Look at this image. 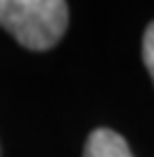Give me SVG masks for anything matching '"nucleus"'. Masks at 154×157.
<instances>
[{
    "label": "nucleus",
    "mask_w": 154,
    "mask_h": 157,
    "mask_svg": "<svg viewBox=\"0 0 154 157\" xmlns=\"http://www.w3.org/2000/svg\"><path fill=\"white\" fill-rule=\"evenodd\" d=\"M69 23L62 0H0V25L30 51H46L60 42Z\"/></svg>",
    "instance_id": "obj_1"
},
{
    "label": "nucleus",
    "mask_w": 154,
    "mask_h": 157,
    "mask_svg": "<svg viewBox=\"0 0 154 157\" xmlns=\"http://www.w3.org/2000/svg\"><path fill=\"white\" fill-rule=\"evenodd\" d=\"M143 60L154 81V21L145 28V35H143Z\"/></svg>",
    "instance_id": "obj_3"
},
{
    "label": "nucleus",
    "mask_w": 154,
    "mask_h": 157,
    "mask_svg": "<svg viewBox=\"0 0 154 157\" xmlns=\"http://www.w3.org/2000/svg\"><path fill=\"white\" fill-rule=\"evenodd\" d=\"M83 157H134L127 141L108 127H99L87 136Z\"/></svg>",
    "instance_id": "obj_2"
}]
</instances>
